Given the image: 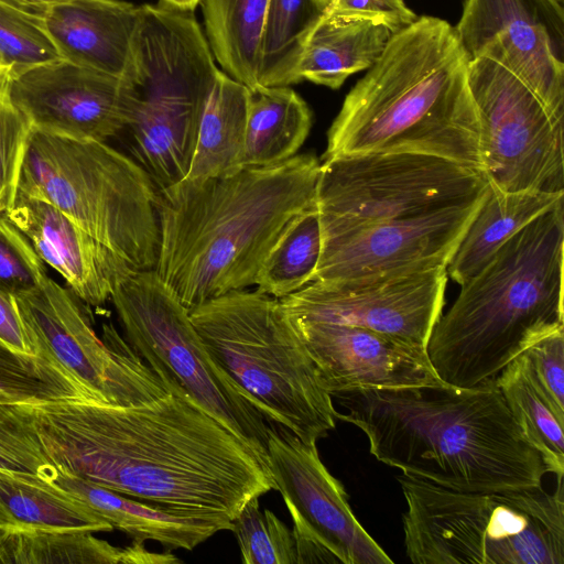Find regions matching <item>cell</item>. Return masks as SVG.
<instances>
[{"label":"cell","instance_id":"cell-1","mask_svg":"<svg viewBox=\"0 0 564 564\" xmlns=\"http://www.w3.org/2000/svg\"><path fill=\"white\" fill-rule=\"evenodd\" d=\"M160 378L167 394L142 405L82 400L31 405L50 462L142 501L230 520L250 499L275 489L267 460L177 382Z\"/></svg>","mask_w":564,"mask_h":564},{"label":"cell","instance_id":"cell-2","mask_svg":"<svg viewBox=\"0 0 564 564\" xmlns=\"http://www.w3.org/2000/svg\"><path fill=\"white\" fill-rule=\"evenodd\" d=\"M377 460L465 492L542 488L552 474L510 411L495 379L471 388L444 382L333 395Z\"/></svg>","mask_w":564,"mask_h":564},{"label":"cell","instance_id":"cell-3","mask_svg":"<svg viewBox=\"0 0 564 564\" xmlns=\"http://www.w3.org/2000/svg\"><path fill=\"white\" fill-rule=\"evenodd\" d=\"M321 163L313 154L158 189L153 271L189 311L254 285L286 224L315 205Z\"/></svg>","mask_w":564,"mask_h":564},{"label":"cell","instance_id":"cell-4","mask_svg":"<svg viewBox=\"0 0 564 564\" xmlns=\"http://www.w3.org/2000/svg\"><path fill=\"white\" fill-rule=\"evenodd\" d=\"M468 65L454 26L435 17L416 18L391 37L347 94L327 132L323 161L370 152H417L482 173Z\"/></svg>","mask_w":564,"mask_h":564},{"label":"cell","instance_id":"cell-5","mask_svg":"<svg viewBox=\"0 0 564 564\" xmlns=\"http://www.w3.org/2000/svg\"><path fill=\"white\" fill-rule=\"evenodd\" d=\"M563 262L562 202L460 284L426 347L438 379L458 388L495 379L533 343L564 328Z\"/></svg>","mask_w":564,"mask_h":564},{"label":"cell","instance_id":"cell-6","mask_svg":"<svg viewBox=\"0 0 564 564\" xmlns=\"http://www.w3.org/2000/svg\"><path fill=\"white\" fill-rule=\"evenodd\" d=\"M219 70L194 11L160 1L141 6L120 79L130 108V150L156 189L186 178Z\"/></svg>","mask_w":564,"mask_h":564},{"label":"cell","instance_id":"cell-7","mask_svg":"<svg viewBox=\"0 0 564 564\" xmlns=\"http://www.w3.org/2000/svg\"><path fill=\"white\" fill-rule=\"evenodd\" d=\"M213 360L267 421L305 443L336 426L337 410L278 299L231 291L189 311Z\"/></svg>","mask_w":564,"mask_h":564},{"label":"cell","instance_id":"cell-8","mask_svg":"<svg viewBox=\"0 0 564 564\" xmlns=\"http://www.w3.org/2000/svg\"><path fill=\"white\" fill-rule=\"evenodd\" d=\"M404 546L414 564H564L563 480L539 489L465 492L398 476Z\"/></svg>","mask_w":564,"mask_h":564},{"label":"cell","instance_id":"cell-9","mask_svg":"<svg viewBox=\"0 0 564 564\" xmlns=\"http://www.w3.org/2000/svg\"><path fill=\"white\" fill-rule=\"evenodd\" d=\"M19 192L57 207L134 270H153L158 189L134 160L106 142L32 129Z\"/></svg>","mask_w":564,"mask_h":564},{"label":"cell","instance_id":"cell-10","mask_svg":"<svg viewBox=\"0 0 564 564\" xmlns=\"http://www.w3.org/2000/svg\"><path fill=\"white\" fill-rule=\"evenodd\" d=\"M488 189L482 173L417 152H370L324 160L315 204L322 240L469 203Z\"/></svg>","mask_w":564,"mask_h":564},{"label":"cell","instance_id":"cell-11","mask_svg":"<svg viewBox=\"0 0 564 564\" xmlns=\"http://www.w3.org/2000/svg\"><path fill=\"white\" fill-rule=\"evenodd\" d=\"M110 301L138 356L158 376L177 382L203 410L268 462L265 419L213 360L189 310L155 272L133 271L118 283Z\"/></svg>","mask_w":564,"mask_h":564},{"label":"cell","instance_id":"cell-12","mask_svg":"<svg viewBox=\"0 0 564 564\" xmlns=\"http://www.w3.org/2000/svg\"><path fill=\"white\" fill-rule=\"evenodd\" d=\"M468 82L489 187L506 193L564 192V119L518 76L488 58L469 61Z\"/></svg>","mask_w":564,"mask_h":564},{"label":"cell","instance_id":"cell-13","mask_svg":"<svg viewBox=\"0 0 564 564\" xmlns=\"http://www.w3.org/2000/svg\"><path fill=\"white\" fill-rule=\"evenodd\" d=\"M15 300L36 350L43 347L101 402L133 406L167 394L165 383L111 323L102 325V339L96 335L68 288L47 276Z\"/></svg>","mask_w":564,"mask_h":564},{"label":"cell","instance_id":"cell-14","mask_svg":"<svg viewBox=\"0 0 564 564\" xmlns=\"http://www.w3.org/2000/svg\"><path fill=\"white\" fill-rule=\"evenodd\" d=\"M268 463L292 518L296 564L393 563L352 513L343 484L323 464L316 443L269 425Z\"/></svg>","mask_w":564,"mask_h":564},{"label":"cell","instance_id":"cell-15","mask_svg":"<svg viewBox=\"0 0 564 564\" xmlns=\"http://www.w3.org/2000/svg\"><path fill=\"white\" fill-rule=\"evenodd\" d=\"M446 268L312 281L279 300L289 317L367 328L426 348L442 315Z\"/></svg>","mask_w":564,"mask_h":564},{"label":"cell","instance_id":"cell-16","mask_svg":"<svg viewBox=\"0 0 564 564\" xmlns=\"http://www.w3.org/2000/svg\"><path fill=\"white\" fill-rule=\"evenodd\" d=\"M455 31L469 61L503 66L564 119V0H465Z\"/></svg>","mask_w":564,"mask_h":564},{"label":"cell","instance_id":"cell-17","mask_svg":"<svg viewBox=\"0 0 564 564\" xmlns=\"http://www.w3.org/2000/svg\"><path fill=\"white\" fill-rule=\"evenodd\" d=\"M486 193L469 203L424 216L322 240L321 258L312 281L446 268Z\"/></svg>","mask_w":564,"mask_h":564},{"label":"cell","instance_id":"cell-18","mask_svg":"<svg viewBox=\"0 0 564 564\" xmlns=\"http://www.w3.org/2000/svg\"><path fill=\"white\" fill-rule=\"evenodd\" d=\"M6 82L13 102L35 130L106 142L128 126L129 100L118 77L59 58Z\"/></svg>","mask_w":564,"mask_h":564},{"label":"cell","instance_id":"cell-19","mask_svg":"<svg viewBox=\"0 0 564 564\" xmlns=\"http://www.w3.org/2000/svg\"><path fill=\"white\" fill-rule=\"evenodd\" d=\"M289 319L316 367L323 389L332 397L357 390L400 389L442 382L426 348L362 327Z\"/></svg>","mask_w":564,"mask_h":564},{"label":"cell","instance_id":"cell-20","mask_svg":"<svg viewBox=\"0 0 564 564\" xmlns=\"http://www.w3.org/2000/svg\"><path fill=\"white\" fill-rule=\"evenodd\" d=\"M7 217L26 236L42 261L84 303L101 306L135 271L51 203L18 192Z\"/></svg>","mask_w":564,"mask_h":564},{"label":"cell","instance_id":"cell-21","mask_svg":"<svg viewBox=\"0 0 564 564\" xmlns=\"http://www.w3.org/2000/svg\"><path fill=\"white\" fill-rule=\"evenodd\" d=\"M43 18L61 58L120 78L141 6L123 0H69L50 8Z\"/></svg>","mask_w":564,"mask_h":564},{"label":"cell","instance_id":"cell-22","mask_svg":"<svg viewBox=\"0 0 564 564\" xmlns=\"http://www.w3.org/2000/svg\"><path fill=\"white\" fill-rule=\"evenodd\" d=\"M52 480L134 541L192 551L215 533L231 529V520L225 514L142 501L57 468Z\"/></svg>","mask_w":564,"mask_h":564},{"label":"cell","instance_id":"cell-23","mask_svg":"<svg viewBox=\"0 0 564 564\" xmlns=\"http://www.w3.org/2000/svg\"><path fill=\"white\" fill-rule=\"evenodd\" d=\"M397 32L378 19L324 13L303 47L299 83L338 89L350 75L370 68Z\"/></svg>","mask_w":564,"mask_h":564},{"label":"cell","instance_id":"cell-24","mask_svg":"<svg viewBox=\"0 0 564 564\" xmlns=\"http://www.w3.org/2000/svg\"><path fill=\"white\" fill-rule=\"evenodd\" d=\"M564 202V192L506 193L488 185L485 198L446 267L459 285L484 268L518 231Z\"/></svg>","mask_w":564,"mask_h":564},{"label":"cell","instance_id":"cell-25","mask_svg":"<svg viewBox=\"0 0 564 564\" xmlns=\"http://www.w3.org/2000/svg\"><path fill=\"white\" fill-rule=\"evenodd\" d=\"M113 529L53 480L0 469V531Z\"/></svg>","mask_w":564,"mask_h":564},{"label":"cell","instance_id":"cell-26","mask_svg":"<svg viewBox=\"0 0 564 564\" xmlns=\"http://www.w3.org/2000/svg\"><path fill=\"white\" fill-rule=\"evenodd\" d=\"M312 127V111L289 86L249 88L241 167H262L294 156Z\"/></svg>","mask_w":564,"mask_h":564},{"label":"cell","instance_id":"cell-27","mask_svg":"<svg viewBox=\"0 0 564 564\" xmlns=\"http://www.w3.org/2000/svg\"><path fill=\"white\" fill-rule=\"evenodd\" d=\"M249 88L223 70L205 104L186 178L231 174L241 169Z\"/></svg>","mask_w":564,"mask_h":564},{"label":"cell","instance_id":"cell-28","mask_svg":"<svg viewBox=\"0 0 564 564\" xmlns=\"http://www.w3.org/2000/svg\"><path fill=\"white\" fill-rule=\"evenodd\" d=\"M269 0H199L205 36L221 70L258 87L260 44Z\"/></svg>","mask_w":564,"mask_h":564},{"label":"cell","instance_id":"cell-29","mask_svg":"<svg viewBox=\"0 0 564 564\" xmlns=\"http://www.w3.org/2000/svg\"><path fill=\"white\" fill-rule=\"evenodd\" d=\"M330 0H269L260 44L258 86L297 84L296 67L307 37Z\"/></svg>","mask_w":564,"mask_h":564},{"label":"cell","instance_id":"cell-30","mask_svg":"<svg viewBox=\"0 0 564 564\" xmlns=\"http://www.w3.org/2000/svg\"><path fill=\"white\" fill-rule=\"evenodd\" d=\"M59 400L101 402L43 347L24 352L0 339V404Z\"/></svg>","mask_w":564,"mask_h":564},{"label":"cell","instance_id":"cell-31","mask_svg":"<svg viewBox=\"0 0 564 564\" xmlns=\"http://www.w3.org/2000/svg\"><path fill=\"white\" fill-rule=\"evenodd\" d=\"M322 252V230L316 204L295 215L265 256L256 290L285 297L312 282Z\"/></svg>","mask_w":564,"mask_h":564},{"label":"cell","instance_id":"cell-32","mask_svg":"<svg viewBox=\"0 0 564 564\" xmlns=\"http://www.w3.org/2000/svg\"><path fill=\"white\" fill-rule=\"evenodd\" d=\"M508 408L529 440L544 456L557 481L564 476V414L534 382L523 354L495 378Z\"/></svg>","mask_w":564,"mask_h":564},{"label":"cell","instance_id":"cell-33","mask_svg":"<svg viewBox=\"0 0 564 564\" xmlns=\"http://www.w3.org/2000/svg\"><path fill=\"white\" fill-rule=\"evenodd\" d=\"M88 530L0 531V564H126L117 547Z\"/></svg>","mask_w":564,"mask_h":564},{"label":"cell","instance_id":"cell-34","mask_svg":"<svg viewBox=\"0 0 564 564\" xmlns=\"http://www.w3.org/2000/svg\"><path fill=\"white\" fill-rule=\"evenodd\" d=\"M61 56L42 14L0 0V74L10 78Z\"/></svg>","mask_w":564,"mask_h":564},{"label":"cell","instance_id":"cell-35","mask_svg":"<svg viewBox=\"0 0 564 564\" xmlns=\"http://www.w3.org/2000/svg\"><path fill=\"white\" fill-rule=\"evenodd\" d=\"M245 564H296L293 532L271 510L250 499L231 520Z\"/></svg>","mask_w":564,"mask_h":564},{"label":"cell","instance_id":"cell-36","mask_svg":"<svg viewBox=\"0 0 564 564\" xmlns=\"http://www.w3.org/2000/svg\"><path fill=\"white\" fill-rule=\"evenodd\" d=\"M0 469L53 478L29 404H0Z\"/></svg>","mask_w":564,"mask_h":564},{"label":"cell","instance_id":"cell-37","mask_svg":"<svg viewBox=\"0 0 564 564\" xmlns=\"http://www.w3.org/2000/svg\"><path fill=\"white\" fill-rule=\"evenodd\" d=\"M32 129L13 102L3 78L0 80V214L10 209L17 198Z\"/></svg>","mask_w":564,"mask_h":564},{"label":"cell","instance_id":"cell-38","mask_svg":"<svg viewBox=\"0 0 564 564\" xmlns=\"http://www.w3.org/2000/svg\"><path fill=\"white\" fill-rule=\"evenodd\" d=\"M44 264L26 236L0 214V289L14 296L35 290L47 278Z\"/></svg>","mask_w":564,"mask_h":564},{"label":"cell","instance_id":"cell-39","mask_svg":"<svg viewBox=\"0 0 564 564\" xmlns=\"http://www.w3.org/2000/svg\"><path fill=\"white\" fill-rule=\"evenodd\" d=\"M522 354L539 389L564 414V328L540 338Z\"/></svg>","mask_w":564,"mask_h":564},{"label":"cell","instance_id":"cell-40","mask_svg":"<svg viewBox=\"0 0 564 564\" xmlns=\"http://www.w3.org/2000/svg\"><path fill=\"white\" fill-rule=\"evenodd\" d=\"M325 13L378 19L397 31L417 18L404 0H332Z\"/></svg>","mask_w":564,"mask_h":564},{"label":"cell","instance_id":"cell-41","mask_svg":"<svg viewBox=\"0 0 564 564\" xmlns=\"http://www.w3.org/2000/svg\"><path fill=\"white\" fill-rule=\"evenodd\" d=\"M0 339L24 352H36L20 314L15 296L0 289Z\"/></svg>","mask_w":564,"mask_h":564},{"label":"cell","instance_id":"cell-42","mask_svg":"<svg viewBox=\"0 0 564 564\" xmlns=\"http://www.w3.org/2000/svg\"><path fill=\"white\" fill-rule=\"evenodd\" d=\"M8 2L14 4L18 8H21L26 11H31L39 14H44L46 10L50 8L67 2L69 0H7Z\"/></svg>","mask_w":564,"mask_h":564},{"label":"cell","instance_id":"cell-43","mask_svg":"<svg viewBox=\"0 0 564 564\" xmlns=\"http://www.w3.org/2000/svg\"><path fill=\"white\" fill-rule=\"evenodd\" d=\"M160 2L186 11H194L199 0H160Z\"/></svg>","mask_w":564,"mask_h":564},{"label":"cell","instance_id":"cell-44","mask_svg":"<svg viewBox=\"0 0 564 564\" xmlns=\"http://www.w3.org/2000/svg\"><path fill=\"white\" fill-rule=\"evenodd\" d=\"M3 78H6V77H3V76L0 74V80H2Z\"/></svg>","mask_w":564,"mask_h":564},{"label":"cell","instance_id":"cell-45","mask_svg":"<svg viewBox=\"0 0 564 564\" xmlns=\"http://www.w3.org/2000/svg\"><path fill=\"white\" fill-rule=\"evenodd\" d=\"M332 1V0H330ZM330 3V2H329Z\"/></svg>","mask_w":564,"mask_h":564}]
</instances>
